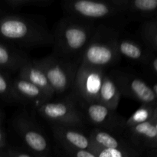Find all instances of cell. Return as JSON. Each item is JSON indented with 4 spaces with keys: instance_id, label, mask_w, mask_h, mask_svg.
<instances>
[{
    "instance_id": "f546056e",
    "label": "cell",
    "mask_w": 157,
    "mask_h": 157,
    "mask_svg": "<svg viewBox=\"0 0 157 157\" xmlns=\"http://www.w3.org/2000/svg\"><path fill=\"white\" fill-rule=\"evenodd\" d=\"M2 114L1 111H0V125H1V122H2Z\"/></svg>"
},
{
    "instance_id": "ac0fdd59",
    "label": "cell",
    "mask_w": 157,
    "mask_h": 157,
    "mask_svg": "<svg viewBox=\"0 0 157 157\" xmlns=\"http://www.w3.org/2000/svg\"><path fill=\"white\" fill-rule=\"evenodd\" d=\"M118 53L120 56L125 57L133 61H140L144 57L142 48L132 40L121 38L119 35L117 43Z\"/></svg>"
},
{
    "instance_id": "277c9868",
    "label": "cell",
    "mask_w": 157,
    "mask_h": 157,
    "mask_svg": "<svg viewBox=\"0 0 157 157\" xmlns=\"http://www.w3.org/2000/svg\"><path fill=\"white\" fill-rule=\"evenodd\" d=\"M39 61L55 94H63L73 89L80 64L55 52Z\"/></svg>"
},
{
    "instance_id": "4fadbf2b",
    "label": "cell",
    "mask_w": 157,
    "mask_h": 157,
    "mask_svg": "<svg viewBox=\"0 0 157 157\" xmlns=\"http://www.w3.org/2000/svg\"><path fill=\"white\" fill-rule=\"evenodd\" d=\"M12 86L15 101L32 102L38 105L50 101L42 90L19 76L12 80Z\"/></svg>"
},
{
    "instance_id": "7402d4cb",
    "label": "cell",
    "mask_w": 157,
    "mask_h": 157,
    "mask_svg": "<svg viewBox=\"0 0 157 157\" xmlns=\"http://www.w3.org/2000/svg\"><path fill=\"white\" fill-rule=\"evenodd\" d=\"M12 80L7 75L0 71V97L6 99L15 101L12 94Z\"/></svg>"
},
{
    "instance_id": "4316f807",
    "label": "cell",
    "mask_w": 157,
    "mask_h": 157,
    "mask_svg": "<svg viewBox=\"0 0 157 157\" xmlns=\"http://www.w3.org/2000/svg\"><path fill=\"white\" fill-rule=\"evenodd\" d=\"M151 66L153 67V70L155 71V72L157 73V58H153L151 61Z\"/></svg>"
},
{
    "instance_id": "6da1fadb",
    "label": "cell",
    "mask_w": 157,
    "mask_h": 157,
    "mask_svg": "<svg viewBox=\"0 0 157 157\" xmlns=\"http://www.w3.org/2000/svg\"><path fill=\"white\" fill-rule=\"evenodd\" d=\"M0 38L23 47L53 43V35L40 21L25 15H0Z\"/></svg>"
},
{
    "instance_id": "603a6c76",
    "label": "cell",
    "mask_w": 157,
    "mask_h": 157,
    "mask_svg": "<svg viewBox=\"0 0 157 157\" xmlns=\"http://www.w3.org/2000/svg\"><path fill=\"white\" fill-rule=\"evenodd\" d=\"M144 35L149 42L157 47V25L153 22L146 24L144 29Z\"/></svg>"
},
{
    "instance_id": "5bb4252c",
    "label": "cell",
    "mask_w": 157,
    "mask_h": 157,
    "mask_svg": "<svg viewBox=\"0 0 157 157\" xmlns=\"http://www.w3.org/2000/svg\"><path fill=\"white\" fill-rule=\"evenodd\" d=\"M121 90L113 75H105L99 94L98 102L116 110L121 99Z\"/></svg>"
},
{
    "instance_id": "7c38bea8",
    "label": "cell",
    "mask_w": 157,
    "mask_h": 157,
    "mask_svg": "<svg viewBox=\"0 0 157 157\" xmlns=\"http://www.w3.org/2000/svg\"><path fill=\"white\" fill-rule=\"evenodd\" d=\"M18 76L25 78L44 92L49 99L55 95L39 61L28 58L18 71Z\"/></svg>"
},
{
    "instance_id": "52a82bcc",
    "label": "cell",
    "mask_w": 157,
    "mask_h": 157,
    "mask_svg": "<svg viewBox=\"0 0 157 157\" xmlns=\"http://www.w3.org/2000/svg\"><path fill=\"white\" fill-rule=\"evenodd\" d=\"M105 75L103 69L79 64L73 90L81 102H98L100 90Z\"/></svg>"
},
{
    "instance_id": "484cf974",
    "label": "cell",
    "mask_w": 157,
    "mask_h": 157,
    "mask_svg": "<svg viewBox=\"0 0 157 157\" xmlns=\"http://www.w3.org/2000/svg\"><path fill=\"white\" fill-rule=\"evenodd\" d=\"M6 136L3 130L0 127V149H2L6 147Z\"/></svg>"
},
{
    "instance_id": "f1b7e54d",
    "label": "cell",
    "mask_w": 157,
    "mask_h": 157,
    "mask_svg": "<svg viewBox=\"0 0 157 157\" xmlns=\"http://www.w3.org/2000/svg\"><path fill=\"white\" fill-rule=\"evenodd\" d=\"M152 89H153V92H154L155 95H156V98H157V84H155L153 86V87H152Z\"/></svg>"
},
{
    "instance_id": "9a60e30c",
    "label": "cell",
    "mask_w": 157,
    "mask_h": 157,
    "mask_svg": "<svg viewBox=\"0 0 157 157\" xmlns=\"http://www.w3.org/2000/svg\"><path fill=\"white\" fill-rule=\"evenodd\" d=\"M89 136L92 142L101 148L124 150H133V147H130L127 142L107 130L96 128L90 132Z\"/></svg>"
},
{
    "instance_id": "d4e9b609",
    "label": "cell",
    "mask_w": 157,
    "mask_h": 157,
    "mask_svg": "<svg viewBox=\"0 0 157 157\" xmlns=\"http://www.w3.org/2000/svg\"><path fill=\"white\" fill-rule=\"evenodd\" d=\"M6 157H32L30 154L25 152L17 150H9L8 151Z\"/></svg>"
},
{
    "instance_id": "8fae6325",
    "label": "cell",
    "mask_w": 157,
    "mask_h": 157,
    "mask_svg": "<svg viewBox=\"0 0 157 157\" xmlns=\"http://www.w3.org/2000/svg\"><path fill=\"white\" fill-rule=\"evenodd\" d=\"M54 135L64 149L85 150L94 151L95 144L90 136L81 133L75 127L53 125Z\"/></svg>"
},
{
    "instance_id": "9c48e42d",
    "label": "cell",
    "mask_w": 157,
    "mask_h": 157,
    "mask_svg": "<svg viewBox=\"0 0 157 157\" xmlns=\"http://www.w3.org/2000/svg\"><path fill=\"white\" fill-rule=\"evenodd\" d=\"M15 128L26 147L37 157H48L50 146L41 129L27 118L19 117L15 122Z\"/></svg>"
},
{
    "instance_id": "ffe728a7",
    "label": "cell",
    "mask_w": 157,
    "mask_h": 157,
    "mask_svg": "<svg viewBox=\"0 0 157 157\" xmlns=\"http://www.w3.org/2000/svg\"><path fill=\"white\" fill-rule=\"evenodd\" d=\"M53 0H5L4 3L11 9H21L29 7H48L52 4Z\"/></svg>"
},
{
    "instance_id": "3957f363",
    "label": "cell",
    "mask_w": 157,
    "mask_h": 157,
    "mask_svg": "<svg viewBox=\"0 0 157 157\" xmlns=\"http://www.w3.org/2000/svg\"><path fill=\"white\" fill-rule=\"evenodd\" d=\"M118 37L115 29L106 25L97 26L81 55L80 64L104 70L117 62L121 58L117 47Z\"/></svg>"
},
{
    "instance_id": "44dd1931",
    "label": "cell",
    "mask_w": 157,
    "mask_h": 157,
    "mask_svg": "<svg viewBox=\"0 0 157 157\" xmlns=\"http://www.w3.org/2000/svg\"><path fill=\"white\" fill-rule=\"evenodd\" d=\"M98 157H138L134 150H111V149H103L95 145L93 151Z\"/></svg>"
},
{
    "instance_id": "2e32d148",
    "label": "cell",
    "mask_w": 157,
    "mask_h": 157,
    "mask_svg": "<svg viewBox=\"0 0 157 157\" xmlns=\"http://www.w3.org/2000/svg\"><path fill=\"white\" fill-rule=\"evenodd\" d=\"M28 58L29 57L21 51L0 42V69L18 71Z\"/></svg>"
},
{
    "instance_id": "8992f818",
    "label": "cell",
    "mask_w": 157,
    "mask_h": 157,
    "mask_svg": "<svg viewBox=\"0 0 157 157\" xmlns=\"http://www.w3.org/2000/svg\"><path fill=\"white\" fill-rule=\"evenodd\" d=\"M38 113L53 125L78 128L83 125L84 118L79 107L73 101H47L37 106Z\"/></svg>"
},
{
    "instance_id": "30bf717a",
    "label": "cell",
    "mask_w": 157,
    "mask_h": 157,
    "mask_svg": "<svg viewBox=\"0 0 157 157\" xmlns=\"http://www.w3.org/2000/svg\"><path fill=\"white\" fill-rule=\"evenodd\" d=\"M122 95L140 101L146 105H153L156 101L151 87L144 80L125 73L113 75Z\"/></svg>"
},
{
    "instance_id": "7a4b0ae2",
    "label": "cell",
    "mask_w": 157,
    "mask_h": 157,
    "mask_svg": "<svg viewBox=\"0 0 157 157\" xmlns=\"http://www.w3.org/2000/svg\"><path fill=\"white\" fill-rule=\"evenodd\" d=\"M94 23L67 16L60 21L53 35L55 53L74 60L81 56L91 39Z\"/></svg>"
},
{
    "instance_id": "d6986e66",
    "label": "cell",
    "mask_w": 157,
    "mask_h": 157,
    "mask_svg": "<svg viewBox=\"0 0 157 157\" xmlns=\"http://www.w3.org/2000/svg\"><path fill=\"white\" fill-rule=\"evenodd\" d=\"M155 110H156L153 108L152 105L144 104L142 107L137 109L127 121H124V129L128 130L138 124L150 121L153 118L155 113Z\"/></svg>"
},
{
    "instance_id": "83f0119b",
    "label": "cell",
    "mask_w": 157,
    "mask_h": 157,
    "mask_svg": "<svg viewBox=\"0 0 157 157\" xmlns=\"http://www.w3.org/2000/svg\"><path fill=\"white\" fill-rule=\"evenodd\" d=\"M153 122H154L155 128H156V138H157V110H155L154 116H153Z\"/></svg>"
},
{
    "instance_id": "cb8c5ba5",
    "label": "cell",
    "mask_w": 157,
    "mask_h": 157,
    "mask_svg": "<svg viewBox=\"0 0 157 157\" xmlns=\"http://www.w3.org/2000/svg\"><path fill=\"white\" fill-rule=\"evenodd\" d=\"M68 157H98L92 151L85 150H71L64 149Z\"/></svg>"
},
{
    "instance_id": "5b68a950",
    "label": "cell",
    "mask_w": 157,
    "mask_h": 157,
    "mask_svg": "<svg viewBox=\"0 0 157 157\" xmlns=\"http://www.w3.org/2000/svg\"><path fill=\"white\" fill-rule=\"evenodd\" d=\"M64 8L68 16L94 23L122 16L124 12L110 1L75 0L64 3Z\"/></svg>"
},
{
    "instance_id": "ba28073f",
    "label": "cell",
    "mask_w": 157,
    "mask_h": 157,
    "mask_svg": "<svg viewBox=\"0 0 157 157\" xmlns=\"http://www.w3.org/2000/svg\"><path fill=\"white\" fill-rule=\"evenodd\" d=\"M83 118H85L90 124L96 126L98 129L113 131L124 128V120L116 113V110L109 108L99 102H81L79 107Z\"/></svg>"
},
{
    "instance_id": "e0dca14e",
    "label": "cell",
    "mask_w": 157,
    "mask_h": 157,
    "mask_svg": "<svg viewBox=\"0 0 157 157\" xmlns=\"http://www.w3.org/2000/svg\"><path fill=\"white\" fill-rule=\"evenodd\" d=\"M128 130L130 131L132 140L136 144H143L150 147L157 146L156 132L153 122V117L150 121L131 127L128 129Z\"/></svg>"
}]
</instances>
